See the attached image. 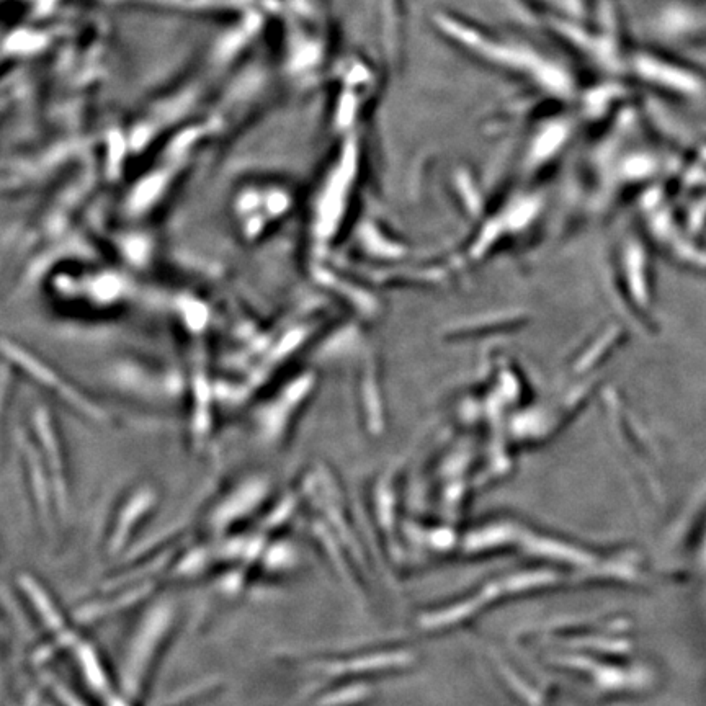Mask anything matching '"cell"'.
<instances>
[{"label": "cell", "instance_id": "obj_1", "mask_svg": "<svg viewBox=\"0 0 706 706\" xmlns=\"http://www.w3.org/2000/svg\"><path fill=\"white\" fill-rule=\"evenodd\" d=\"M435 25L450 41L473 54L474 58L520 77L545 94L564 100L577 99L579 89L574 77L543 51L514 38L481 30L478 25L450 14L437 15Z\"/></svg>", "mask_w": 706, "mask_h": 706}, {"label": "cell", "instance_id": "obj_2", "mask_svg": "<svg viewBox=\"0 0 706 706\" xmlns=\"http://www.w3.org/2000/svg\"><path fill=\"white\" fill-rule=\"evenodd\" d=\"M175 608L166 602L154 605L139 622L123 654L120 671L121 695L138 700L154 671L175 625Z\"/></svg>", "mask_w": 706, "mask_h": 706}, {"label": "cell", "instance_id": "obj_3", "mask_svg": "<svg viewBox=\"0 0 706 706\" xmlns=\"http://www.w3.org/2000/svg\"><path fill=\"white\" fill-rule=\"evenodd\" d=\"M18 589L22 590L25 599L32 605L36 617L45 626V630L56 636L54 643L61 644L63 648H74L81 638L69 628L68 623L63 618V613L59 612L50 594L45 587L38 584L30 574H22L18 577Z\"/></svg>", "mask_w": 706, "mask_h": 706}, {"label": "cell", "instance_id": "obj_4", "mask_svg": "<svg viewBox=\"0 0 706 706\" xmlns=\"http://www.w3.org/2000/svg\"><path fill=\"white\" fill-rule=\"evenodd\" d=\"M72 649L76 651L77 666L81 667L82 679L87 682L90 690H94L95 695H100L107 700L115 697L112 693V685L108 682L107 672H103L102 662L99 661L95 649L81 641Z\"/></svg>", "mask_w": 706, "mask_h": 706}, {"label": "cell", "instance_id": "obj_5", "mask_svg": "<svg viewBox=\"0 0 706 706\" xmlns=\"http://www.w3.org/2000/svg\"><path fill=\"white\" fill-rule=\"evenodd\" d=\"M692 568L697 577L706 581V512L693 540Z\"/></svg>", "mask_w": 706, "mask_h": 706}, {"label": "cell", "instance_id": "obj_6", "mask_svg": "<svg viewBox=\"0 0 706 706\" xmlns=\"http://www.w3.org/2000/svg\"><path fill=\"white\" fill-rule=\"evenodd\" d=\"M213 684L211 682H198L197 685H190L188 689H182L180 692H175L172 698L164 700L161 706H182L185 703L192 702L195 698L205 697L210 692Z\"/></svg>", "mask_w": 706, "mask_h": 706}]
</instances>
